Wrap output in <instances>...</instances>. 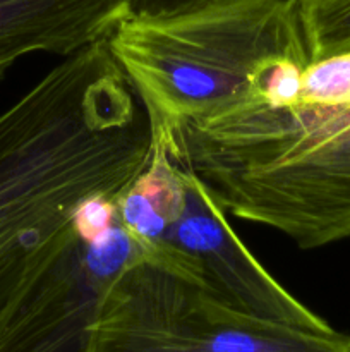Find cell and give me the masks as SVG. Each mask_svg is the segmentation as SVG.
<instances>
[{
    "label": "cell",
    "mask_w": 350,
    "mask_h": 352,
    "mask_svg": "<svg viewBox=\"0 0 350 352\" xmlns=\"http://www.w3.org/2000/svg\"><path fill=\"white\" fill-rule=\"evenodd\" d=\"M151 144L150 117L106 40L67 55L0 112V316L86 201L136 181Z\"/></svg>",
    "instance_id": "6da1fadb"
},
{
    "label": "cell",
    "mask_w": 350,
    "mask_h": 352,
    "mask_svg": "<svg viewBox=\"0 0 350 352\" xmlns=\"http://www.w3.org/2000/svg\"><path fill=\"white\" fill-rule=\"evenodd\" d=\"M297 102L350 105V52L307 64L301 76Z\"/></svg>",
    "instance_id": "ba28073f"
},
{
    "label": "cell",
    "mask_w": 350,
    "mask_h": 352,
    "mask_svg": "<svg viewBox=\"0 0 350 352\" xmlns=\"http://www.w3.org/2000/svg\"><path fill=\"white\" fill-rule=\"evenodd\" d=\"M154 127L226 215L301 250L350 237V105L261 103Z\"/></svg>",
    "instance_id": "7a4b0ae2"
},
{
    "label": "cell",
    "mask_w": 350,
    "mask_h": 352,
    "mask_svg": "<svg viewBox=\"0 0 350 352\" xmlns=\"http://www.w3.org/2000/svg\"><path fill=\"white\" fill-rule=\"evenodd\" d=\"M129 0H0V81L31 54H75L106 40Z\"/></svg>",
    "instance_id": "8992f818"
},
{
    "label": "cell",
    "mask_w": 350,
    "mask_h": 352,
    "mask_svg": "<svg viewBox=\"0 0 350 352\" xmlns=\"http://www.w3.org/2000/svg\"><path fill=\"white\" fill-rule=\"evenodd\" d=\"M82 352H350V333L257 316L143 256L106 289Z\"/></svg>",
    "instance_id": "277c9868"
},
{
    "label": "cell",
    "mask_w": 350,
    "mask_h": 352,
    "mask_svg": "<svg viewBox=\"0 0 350 352\" xmlns=\"http://www.w3.org/2000/svg\"><path fill=\"white\" fill-rule=\"evenodd\" d=\"M144 256L113 198L75 213L54 256L0 316V352H82L113 280Z\"/></svg>",
    "instance_id": "5b68a950"
},
{
    "label": "cell",
    "mask_w": 350,
    "mask_h": 352,
    "mask_svg": "<svg viewBox=\"0 0 350 352\" xmlns=\"http://www.w3.org/2000/svg\"><path fill=\"white\" fill-rule=\"evenodd\" d=\"M106 43L150 122L165 129L261 103H297L309 64L297 0L130 12Z\"/></svg>",
    "instance_id": "3957f363"
},
{
    "label": "cell",
    "mask_w": 350,
    "mask_h": 352,
    "mask_svg": "<svg viewBox=\"0 0 350 352\" xmlns=\"http://www.w3.org/2000/svg\"><path fill=\"white\" fill-rule=\"evenodd\" d=\"M309 64L350 52V0H297Z\"/></svg>",
    "instance_id": "52a82bcc"
},
{
    "label": "cell",
    "mask_w": 350,
    "mask_h": 352,
    "mask_svg": "<svg viewBox=\"0 0 350 352\" xmlns=\"http://www.w3.org/2000/svg\"><path fill=\"white\" fill-rule=\"evenodd\" d=\"M129 2L132 12L136 14H161L198 6L208 0H129Z\"/></svg>",
    "instance_id": "9c48e42d"
}]
</instances>
